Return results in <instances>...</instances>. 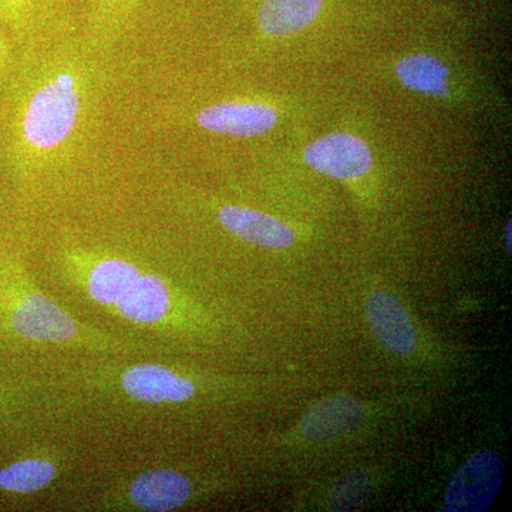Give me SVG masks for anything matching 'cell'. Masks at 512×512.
<instances>
[{
  "label": "cell",
  "mask_w": 512,
  "mask_h": 512,
  "mask_svg": "<svg viewBox=\"0 0 512 512\" xmlns=\"http://www.w3.org/2000/svg\"><path fill=\"white\" fill-rule=\"evenodd\" d=\"M109 53L83 30L19 50L0 101V154L20 194L49 190L86 161L100 128Z\"/></svg>",
  "instance_id": "6da1fadb"
},
{
  "label": "cell",
  "mask_w": 512,
  "mask_h": 512,
  "mask_svg": "<svg viewBox=\"0 0 512 512\" xmlns=\"http://www.w3.org/2000/svg\"><path fill=\"white\" fill-rule=\"evenodd\" d=\"M57 256L74 288L117 319L150 332H165L173 320L171 279L138 256L79 242H64Z\"/></svg>",
  "instance_id": "7a4b0ae2"
},
{
  "label": "cell",
  "mask_w": 512,
  "mask_h": 512,
  "mask_svg": "<svg viewBox=\"0 0 512 512\" xmlns=\"http://www.w3.org/2000/svg\"><path fill=\"white\" fill-rule=\"evenodd\" d=\"M0 336L28 348L89 350L103 355L143 352L138 340L84 325L37 286L15 252L0 249Z\"/></svg>",
  "instance_id": "3957f363"
},
{
  "label": "cell",
  "mask_w": 512,
  "mask_h": 512,
  "mask_svg": "<svg viewBox=\"0 0 512 512\" xmlns=\"http://www.w3.org/2000/svg\"><path fill=\"white\" fill-rule=\"evenodd\" d=\"M84 0H0V28L18 49L83 30Z\"/></svg>",
  "instance_id": "277c9868"
},
{
  "label": "cell",
  "mask_w": 512,
  "mask_h": 512,
  "mask_svg": "<svg viewBox=\"0 0 512 512\" xmlns=\"http://www.w3.org/2000/svg\"><path fill=\"white\" fill-rule=\"evenodd\" d=\"M194 488L190 478L173 468L144 470L117 485L104 497L103 507L140 512H168L184 507Z\"/></svg>",
  "instance_id": "5b68a950"
},
{
  "label": "cell",
  "mask_w": 512,
  "mask_h": 512,
  "mask_svg": "<svg viewBox=\"0 0 512 512\" xmlns=\"http://www.w3.org/2000/svg\"><path fill=\"white\" fill-rule=\"evenodd\" d=\"M205 133L231 138H254L268 133L278 123L272 104L249 99L212 101L198 107L190 117Z\"/></svg>",
  "instance_id": "8992f818"
},
{
  "label": "cell",
  "mask_w": 512,
  "mask_h": 512,
  "mask_svg": "<svg viewBox=\"0 0 512 512\" xmlns=\"http://www.w3.org/2000/svg\"><path fill=\"white\" fill-rule=\"evenodd\" d=\"M503 461L490 450L477 451L458 468L444 493L446 512H483L493 503L503 480Z\"/></svg>",
  "instance_id": "52a82bcc"
},
{
  "label": "cell",
  "mask_w": 512,
  "mask_h": 512,
  "mask_svg": "<svg viewBox=\"0 0 512 512\" xmlns=\"http://www.w3.org/2000/svg\"><path fill=\"white\" fill-rule=\"evenodd\" d=\"M303 161L335 180H357L373 168V154L363 138L345 131L316 138L303 150Z\"/></svg>",
  "instance_id": "ba28073f"
},
{
  "label": "cell",
  "mask_w": 512,
  "mask_h": 512,
  "mask_svg": "<svg viewBox=\"0 0 512 512\" xmlns=\"http://www.w3.org/2000/svg\"><path fill=\"white\" fill-rule=\"evenodd\" d=\"M217 220L229 234L269 249H284L295 244V234L284 221L244 205L224 204L218 208Z\"/></svg>",
  "instance_id": "9c48e42d"
},
{
  "label": "cell",
  "mask_w": 512,
  "mask_h": 512,
  "mask_svg": "<svg viewBox=\"0 0 512 512\" xmlns=\"http://www.w3.org/2000/svg\"><path fill=\"white\" fill-rule=\"evenodd\" d=\"M366 316L380 345L394 355H409L416 346L412 319L397 296L377 291L366 301Z\"/></svg>",
  "instance_id": "30bf717a"
},
{
  "label": "cell",
  "mask_w": 512,
  "mask_h": 512,
  "mask_svg": "<svg viewBox=\"0 0 512 512\" xmlns=\"http://www.w3.org/2000/svg\"><path fill=\"white\" fill-rule=\"evenodd\" d=\"M146 2L147 0H84V35L101 49H113L136 22Z\"/></svg>",
  "instance_id": "8fae6325"
},
{
  "label": "cell",
  "mask_w": 512,
  "mask_h": 512,
  "mask_svg": "<svg viewBox=\"0 0 512 512\" xmlns=\"http://www.w3.org/2000/svg\"><path fill=\"white\" fill-rule=\"evenodd\" d=\"M325 0H258L254 8L256 29L265 37H285L311 26Z\"/></svg>",
  "instance_id": "7c38bea8"
},
{
  "label": "cell",
  "mask_w": 512,
  "mask_h": 512,
  "mask_svg": "<svg viewBox=\"0 0 512 512\" xmlns=\"http://www.w3.org/2000/svg\"><path fill=\"white\" fill-rule=\"evenodd\" d=\"M363 419V407L352 397L336 394L322 400L303 417L299 430L309 440H328L348 433Z\"/></svg>",
  "instance_id": "4fadbf2b"
},
{
  "label": "cell",
  "mask_w": 512,
  "mask_h": 512,
  "mask_svg": "<svg viewBox=\"0 0 512 512\" xmlns=\"http://www.w3.org/2000/svg\"><path fill=\"white\" fill-rule=\"evenodd\" d=\"M60 476L59 464L46 456L18 458L0 468V493L35 495L42 493Z\"/></svg>",
  "instance_id": "5bb4252c"
},
{
  "label": "cell",
  "mask_w": 512,
  "mask_h": 512,
  "mask_svg": "<svg viewBox=\"0 0 512 512\" xmlns=\"http://www.w3.org/2000/svg\"><path fill=\"white\" fill-rule=\"evenodd\" d=\"M397 80L412 92L444 97L448 94V69L437 57L427 53L404 56L394 66Z\"/></svg>",
  "instance_id": "9a60e30c"
},
{
  "label": "cell",
  "mask_w": 512,
  "mask_h": 512,
  "mask_svg": "<svg viewBox=\"0 0 512 512\" xmlns=\"http://www.w3.org/2000/svg\"><path fill=\"white\" fill-rule=\"evenodd\" d=\"M19 49L8 33L0 28V101L18 62Z\"/></svg>",
  "instance_id": "2e32d148"
},
{
  "label": "cell",
  "mask_w": 512,
  "mask_h": 512,
  "mask_svg": "<svg viewBox=\"0 0 512 512\" xmlns=\"http://www.w3.org/2000/svg\"><path fill=\"white\" fill-rule=\"evenodd\" d=\"M26 387L10 382H0V421L12 416L26 400Z\"/></svg>",
  "instance_id": "e0dca14e"
},
{
  "label": "cell",
  "mask_w": 512,
  "mask_h": 512,
  "mask_svg": "<svg viewBox=\"0 0 512 512\" xmlns=\"http://www.w3.org/2000/svg\"><path fill=\"white\" fill-rule=\"evenodd\" d=\"M367 487L365 478L362 476H349L346 477L345 480L340 481L338 485H336L335 490H333L332 497H330V504L336 503V501L340 500L345 494H353V497L356 498L357 503H362L363 498L366 497ZM353 497H349L352 498ZM352 504H355V501H352Z\"/></svg>",
  "instance_id": "ac0fdd59"
},
{
  "label": "cell",
  "mask_w": 512,
  "mask_h": 512,
  "mask_svg": "<svg viewBox=\"0 0 512 512\" xmlns=\"http://www.w3.org/2000/svg\"><path fill=\"white\" fill-rule=\"evenodd\" d=\"M511 221H508L507 228H505V245H507L508 254H511Z\"/></svg>",
  "instance_id": "d6986e66"
}]
</instances>
